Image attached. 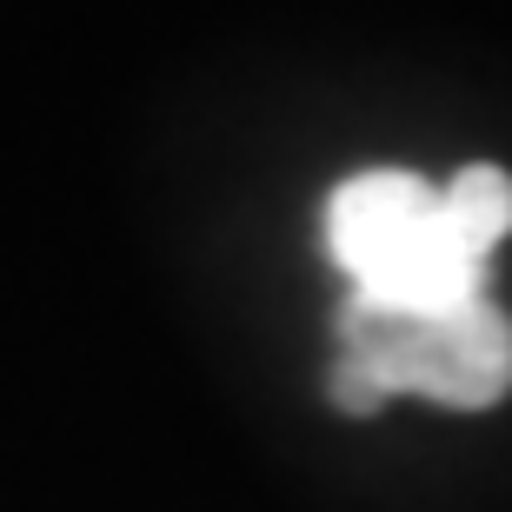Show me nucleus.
I'll list each match as a JSON object with an SVG mask.
<instances>
[{
  "instance_id": "obj_2",
  "label": "nucleus",
  "mask_w": 512,
  "mask_h": 512,
  "mask_svg": "<svg viewBox=\"0 0 512 512\" xmlns=\"http://www.w3.org/2000/svg\"><path fill=\"white\" fill-rule=\"evenodd\" d=\"M512 386V320L493 300L406 313L380 300H346L333 399L346 413H373L393 393H426L439 406H493Z\"/></svg>"
},
{
  "instance_id": "obj_1",
  "label": "nucleus",
  "mask_w": 512,
  "mask_h": 512,
  "mask_svg": "<svg viewBox=\"0 0 512 512\" xmlns=\"http://www.w3.org/2000/svg\"><path fill=\"white\" fill-rule=\"evenodd\" d=\"M326 247L360 300L439 313L486 300V240L419 173L373 167L326 200Z\"/></svg>"
}]
</instances>
